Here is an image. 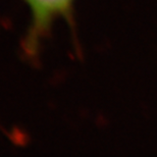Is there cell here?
Returning <instances> with one entry per match:
<instances>
[{
  "instance_id": "cell-1",
  "label": "cell",
  "mask_w": 157,
  "mask_h": 157,
  "mask_svg": "<svg viewBox=\"0 0 157 157\" xmlns=\"http://www.w3.org/2000/svg\"><path fill=\"white\" fill-rule=\"evenodd\" d=\"M24 2L30 11V23L23 47L26 55L35 57L56 21L64 20L73 26L76 0H24Z\"/></svg>"
}]
</instances>
